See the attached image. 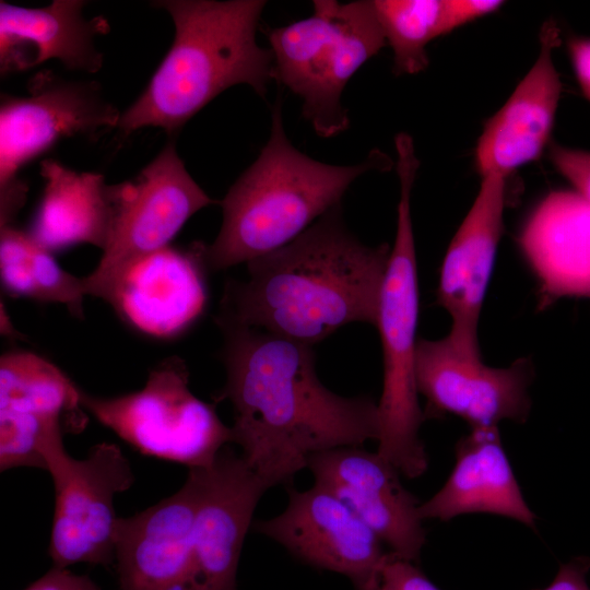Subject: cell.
<instances>
[{
  "label": "cell",
  "instance_id": "30bf717a",
  "mask_svg": "<svg viewBox=\"0 0 590 590\" xmlns=\"http://www.w3.org/2000/svg\"><path fill=\"white\" fill-rule=\"evenodd\" d=\"M46 471L55 485V514L48 554L54 567L76 563L108 566L115 559L118 517L114 497L134 482L129 460L114 442L94 445L74 459L58 435L43 448Z\"/></svg>",
  "mask_w": 590,
  "mask_h": 590
},
{
  "label": "cell",
  "instance_id": "ffe728a7",
  "mask_svg": "<svg viewBox=\"0 0 590 590\" xmlns=\"http://www.w3.org/2000/svg\"><path fill=\"white\" fill-rule=\"evenodd\" d=\"M518 243L539 281L542 303L590 298V201L581 193H547L527 217Z\"/></svg>",
  "mask_w": 590,
  "mask_h": 590
},
{
  "label": "cell",
  "instance_id": "5b68a950",
  "mask_svg": "<svg viewBox=\"0 0 590 590\" xmlns=\"http://www.w3.org/2000/svg\"><path fill=\"white\" fill-rule=\"evenodd\" d=\"M279 97L271 133L257 160L221 202L222 225L213 243H201L206 270L220 271L291 243L334 206L362 174L388 161L373 152L356 165L338 166L298 151L286 137Z\"/></svg>",
  "mask_w": 590,
  "mask_h": 590
},
{
  "label": "cell",
  "instance_id": "7a4b0ae2",
  "mask_svg": "<svg viewBox=\"0 0 590 590\" xmlns=\"http://www.w3.org/2000/svg\"><path fill=\"white\" fill-rule=\"evenodd\" d=\"M389 246L363 244L341 204L225 283L216 324L260 329L314 345L351 322L376 324Z\"/></svg>",
  "mask_w": 590,
  "mask_h": 590
},
{
  "label": "cell",
  "instance_id": "44dd1931",
  "mask_svg": "<svg viewBox=\"0 0 590 590\" xmlns=\"http://www.w3.org/2000/svg\"><path fill=\"white\" fill-rule=\"evenodd\" d=\"M421 518L448 521L459 515L486 512L535 527L497 426L475 427L456 446V464L444 486L418 508Z\"/></svg>",
  "mask_w": 590,
  "mask_h": 590
},
{
  "label": "cell",
  "instance_id": "f1b7e54d",
  "mask_svg": "<svg viewBox=\"0 0 590 590\" xmlns=\"http://www.w3.org/2000/svg\"><path fill=\"white\" fill-rule=\"evenodd\" d=\"M589 569V558H574L560 566L554 580L543 590H590L587 583Z\"/></svg>",
  "mask_w": 590,
  "mask_h": 590
},
{
  "label": "cell",
  "instance_id": "cb8c5ba5",
  "mask_svg": "<svg viewBox=\"0 0 590 590\" xmlns=\"http://www.w3.org/2000/svg\"><path fill=\"white\" fill-rule=\"evenodd\" d=\"M375 10L398 74H416L428 66L427 45L440 36L442 0H376Z\"/></svg>",
  "mask_w": 590,
  "mask_h": 590
},
{
  "label": "cell",
  "instance_id": "9c48e42d",
  "mask_svg": "<svg viewBox=\"0 0 590 590\" xmlns=\"http://www.w3.org/2000/svg\"><path fill=\"white\" fill-rule=\"evenodd\" d=\"M25 96L1 95L0 219L13 221L27 197L20 169L67 138L93 139L117 128L121 113L94 81L34 75Z\"/></svg>",
  "mask_w": 590,
  "mask_h": 590
},
{
  "label": "cell",
  "instance_id": "d6986e66",
  "mask_svg": "<svg viewBox=\"0 0 590 590\" xmlns=\"http://www.w3.org/2000/svg\"><path fill=\"white\" fill-rule=\"evenodd\" d=\"M85 5L81 0H55L35 9L1 1V73L23 71L51 59L69 70L97 72L103 55L95 38L110 27L103 16L86 19Z\"/></svg>",
  "mask_w": 590,
  "mask_h": 590
},
{
  "label": "cell",
  "instance_id": "603a6c76",
  "mask_svg": "<svg viewBox=\"0 0 590 590\" xmlns=\"http://www.w3.org/2000/svg\"><path fill=\"white\" fill-rule=\"evenodd\" d=\"M0 275L10 295L62 304L83 318V278L63 270L30 232L12 223L0 226Z\"/></svg>",
  "mask_w": 590,
  "mask_h": 590
},
{
  "label": "cell",
  "instance_id": "8992f818",
  "mask_svg": "<svg viewBox=\"0 0 590 590\" xmlns=\"http://www.w3.org/2000/svg\"><path fill=\"white\" fill-rule=\"evenodd\" d=\"M400 181L397 232L385 273L376 327L382 349L384 384L378 402L380 435L377 452L410 479L428 465L420 438L425 413L415 378L418 282L411 217V192L420 162L414 152L397 156Z\"/></svg>",
  "mask_w": 590,
  "mask_h": 590
},
{
  "label": "cell",
  "instance_id": "8fae6325",
  "mask_svg": "<svg viewBox=\"0 0 590 590\" xmlns=\"http://www.w3.org/2000/svg\"><path fill=\"white\" fill-rule=\"evenodd\" d=\"M114 221L97 267L83 276L86 295L103 298L139 258L169 246L199 210L216 203L194 181L168 142L133 179L111 185Z\"/></svg>",
  "mask_w": 590,
  "mask_h": 590
},
{
  "label": "cell",
  "instance_id": "7c38bea8",
  "mask_svg": "<svg viewBox=\"0 0 590 590\" xmlns=\"http://www.w3.org/2000/svg\"><path fill=\"white\" fill-rule=\"evenodd\" d=\"M415 378L429 415L455 414L472 428L497 426L504 420L523 422L530 412L532 366L528 359L489 367L482 362L479 346L450 334L417 341Z\"/></svg>",
  "mask_w": 590,
  "mask_h": 590
},
{
  "label": "cell",
  "instance_id": "e0dca14e",
  "mask_svg": "<svg viewBox=\"0 0 590 590\" xmlns=\"http://www.w3.org/2000/svg\"><path fill=\"white\" fill-rule=\"evenodd\" d=\"M559 39L557 24L546 21L535 62L484 125L475 149L481 177L507 178L517 168L538 160L547 145L562 92L553 60Z\"/></svg>",
  "mask_w": 590,
  "mask_h": 590
},
{
  "label": "cell",
  "instance_id": "ba28073f",
  "mask_svg": "<svg viewBox=\"0 0 590 590\" xmlns=\"http://www.w3.org/2000/svg\"><path fill=\"white\" fill-rule=\"evenodd\" d=\"M81 404L140 453L189 469L211 467L232 442L231 426L214 404L192 393L188 368L177 356L153 368L142 389L111 398L81 390Z\"/></svg>",
  "mask_w": 590,
  "mask_h": 590
},
{
  "label": "cell",
  "instance_id": "4316f807",
  "mask_svg": "<svg viewBox=\"0 0 590 590\" xmlns=\"http://www.w3.org/2000/svg\"><path fill=\"white\" fill-rule=\"evenodd\" d=\"M503 4L496 0H442L440 36L495 12Z\"/></svg>",
  "mask_w": 590,
  "mask_h": 590
},
{
  "label": "cell",
  "instance_id": "7402d4cb",
  "mask_svg": "<svg viewBox=\"0 0 590 590\" xmlns=\"http://www.w3.org/2000/svg\"><path fill=\"white\" fill-rule=\"evenodd\" d=\"M39 173L45 187L33 238L50 252L78 244L104 251L114 221L111 185L99 173L76 172L54 160H44Z\"/></svg>",
  "mask_w": 590,
  "mask_h": 590
},
{
  "label": "cell",
  "instance_id": "5bb4252c",
  "mask_svg": "<svg viewBox=\"0 0 590 590\" xmlns=\"http://www.w3.org/2000/svg\"><path fill=\"white\" fill-rule=\"evenodd\" d=\"M81 389L56 365L26 351L0 358V470H46L45 444L63 435L66 416L84 425Z\"/></svg>",
  "mask_w": 590,
  "mask_h": 590
},
{
  "label": "cell",
  "instance_id": "4dcf8cb0",
  "mask_svg": "<svg viewBox=\"0 0 590 590\" xmlns=\"http://www.w3.org/2000/svg\"><path fill=\"white\" fill-rule=\"evenodd\" d=\"M378 574L374 576L366 585L357 590H377Z\"/></svg>",
  "mask_w": 590,
  "mask_h": 590
},
{
  "label": "cell",
  "instance_id": "4fadbf2b",
  "mask_svg": "<svg viewBox=\"0 0 590 590\" xmlns=\"http://www.w3.org/2000/svg\"><path fill=\"white\" fill-rule=\"evenodd\" d=\"M287 493L285 510L256 521L257 532L309 566L347 577L356 589L379 573L389 552L340 498L317 483L306 491L290 486Z\"/></svg>",
  "mask_w": 590,
  "mask_h": 590
},
{
  "label": "cell",
  "instance_id": "52a82bcc",
  "mask_svg": "<svg viewBox=\"0 0 590 590\" xmlns=\"http://www.w3.org/2000/svg\"><path fill=\"white\" fill-rule=\"evenodd\" d=\"M312 3L309 17L266 33L273 79L303 99V116L329 138L350 123L341 104L344 87L387 42L374 1Z\"/></svg>",
  "mask_w": 590,
  "mask_h": 590
},
{
  "label": "cell",
  "instance_id": "6da1fadb",
  "mask_svg": "<svg viewBox=\"0 0 590 590\" xmlns=\"http://www.w3.org/2000/svg\"><path fill=\"white\" fill-rule=\"evenodd\" d=\"M221 330L226 380L214 400L231 403L232 442L268 488L291 483L316 453L378 440V403L327 389L312 345L260 329Z\"/></svg>",
  "mask_w": 590,
  "mask_h": 590
},
{
  "label": "cell",
  "instance_id": "d4e9b609",
  "mask_svg": "<svg viewBox=\"0 0 590 590\" xmlns=\"http://www.w3.org/2000/svg\"><path fill=\"white\" fill-rule=\"evenodd\" d=\"M377 590H439L414 564L389 552L378 573Z\"/></svg>",
  "mask_w": 590,
  "mask_h": 590
},
{
  "label": "cell",
  "instance_id": "484cf974",
  "mask_svg": "<svg viewBox=\"0 0 590 590\" xmlns=\"http://www.w3.org/2000/svg\"><path fill=\"white\" fill-rule=\"evenodd\" d=\"M550 157L556 170L590 201V151L552 144Z\"/></svg>",
  "mask_w": 590,
  "mask_h": 590
},
{
  "label": "cell",
  "instance_id": "277c9868",
  "mask_svg": "<svg viewBox=\"0 0 590 590\" xmlns=\"http://www.w3.org/2000/svg\"><path fill=\"white\" fill-rule=\"evenodd\" d=\"M175 36L141 95L121 113L125 137L145 127L173 135L214 97L247 84L264 97L273 79L272 51L256 40L262 0H160Z\"/></svg>",
  "mask_w": 590,
  "mask_h": 590
},
{
  "label": "cell",
  "instance_id": "2e32d148",
  "mask_svg": "<svg viewBox=\"0 0 590 590\" xmlns=\"http://www.w3.org/2000/svg\"><path fill=\"white\" fill-rule=\"evenodd\" d=\"M205 271L201 243L187 250L167 246L125 268L102 299L138 331L174 338L205 309Z\"/></svg>",
  "mask_w": 590,
  "mask_h": 590
},
{
  "label": "cell",
  "instance_id": "9a60e30c",
  "mask_svg": "<svg viewBox=\"0 0 590 590\" xmlns=\"http://www.w3.org/2000/svg\"><path fill=\"white\" fill-rule=\"evenodd\" d=\"M307 469L315 483L340 498L400 558L417 562L426 541L422 504L381 455L340 447L314 455Z\"/></svg>",
  "mask_w": 590,
  "mask_h": 590
},
{
  "label": "cell",
  "instance_id": "3957f363",
  "mask_svg": "<svg viewBox=\"0 0 590 590\" xmlns=\"http://www.w3.org/2000/svg\"><path fill=\"white\" fill-rule=\"evenodd\" d=\"M267 489L229 448L211 467L189 469L175 494L118 518L119 590H237L244 540Z\"/></svg>",
  "mask_w": 590,
  "mask_h": 590
},
{
  "label": "cell",
  "instance_id": "ac0fdd59",
  "mask_svg": "<svg viewBox=\"0 0 590 590\" xmlns=\"http://www.w3.org/2000/svg\"><path fill=\"white\" fill-rule=\"evenodd\" d=\"M477 194L444 257L437 302L449 314V334L479 346V320L503 234L506 179L481 177Z\"/></svg>",
  "mask_w": 590,
  "mask_h": 590
},
{
  "label": "cell",
  "instance_id": "83f0119b",
  "mask_svg": "<svg viewBox=\"0 0 590 590\" xmlns=\"http://www.w3.org/2000/svg\"><path fill=\"white\" fill-rule=\"evenodd\" d=\"M25 590H99V588L87 576L75 575L67 568L52 567Z\"/></svg>",
  "mask_w": 590,
  "mask_h": 590
},
{
  "label": "cell",
  "instance_id": "f546056e",
  "mask_svg": "<svg viewBox=\"0 0 590 590\" xmlns=\"http://www.w3.org/2000/svg\"><path fill=\"white\" fill-rule=\"evenodd\" d=\"M567 48L579 86L590 102V37H570Z\"/></svg>",
  "mask_w": 590,
  "mask_h": 590
}]
</instances>
